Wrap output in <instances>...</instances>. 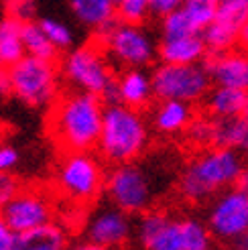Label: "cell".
<instances>
[{
	"instance_id": "cell-2",
	"label": "cell",
	"mask_w": 248,
	"mask_h": 250,
	"mask_svg": "<svg viewBox=\"0 0 248 250\" xmlns=\"http://www.w3.org/2000/svg\"><path fill=\"white\" fill-rule=\"evenodd\" d=\"M244 169L246 161L238 148H206L185 167L179 181V191L187 202H206L212 195L236 185Z\"/></svg>"
},
{
	"instance_id": "cell-8",
	"label": "cell",
	"mask_w": 248,
	"mask_h": 250,
	"mask_svg": "<svg viewBox=\"0 0 248 250\" xmlns=\"http://www.w3.org/2000/svg\"><path fill=\"white\" fill-rule=\"evenodd\" d=\"M57 187L73 202H94L106 187L100 161L92 157L90 151L67 153L57 167Z\"/></svg>"
},
{
	"instance_id": "cell-32",
	"label": "cell",
	"mask_w": 248,
	"mask_h": 250,
	"mask_svg": "<svg viewBox=\"0 0 248 250\" xmlns=\"http://www.w3.org/2000/svg\"><path fill=\"white\" fill-rule=\"evenodd\" d=\"M17 242V234L6 224V220L0 214V250H12Z\"/></svg>"
},
{
	"instance_id": "cell-28",
	"label": "cell",
	"mask_w": 248,
	"mask_h": 250,
	"mask_svg": "<svg viewBox=\"0 0 248 250\" xmlns=\"http://www.w3.org/2000/svg\"><path fill=\"white\" fill-rule=\"evenodd\" d=\"M116 12L120 21L143 22L148 12H151V6H148V0H118Z\"/></svg>"
},
{
	"instance_id": "cell-18",
	"label": "cell",
	"mask_w": 248,
	"mask_h": 250,
	"mask_svg": "<svg viewBox=\"0 0 248 250\" xmlns=\"http://www.w3.org/2000/svg\"><path fill=\"white\" fill-rule=\"evenodd\" d=\"M248 104V90L230 85H216L212 92H207L206 108L212 118H234L242 116Z\"/></svg>"
},
{
	"instance_id": "cell-19",
	"label": "cell",
	"mask_w": 248,
	"mask_h": 250,
	"mask_svg": "<svg viewBox=\"0 0 248 250\" xmlns=\"http://www.w3.org/2000/svg\"><path fill=\"white\" fill-rule=\"evenodd\" d=\"M191 118V104L181 102V100H161L153 114V124L163 134H177L185 132Z\"/></svg>"
},
{
	"instance_id": "cell-15",
	"label": "cell",
	"mask_w": 248,
	"mask_h": 250,
	"mask_svg": "<svg viewBox=\"0 0 248 250\" xmlns=\"http://www.w3.org/2000/svg\"><path fill=\"white\" fill-rule=\"evenodd\" d=\"M206 69L214 83L248 90V53L244 51H218L206 61Z\"/></svg>"
},
{
	"instance_id": "cell-4",
	"label": "cell",
	"mask_w": 248,
	"mask_h": 250,
	"mask_svg": "<svg viewBox=\"0 0 248 250\" xmlns=\"http://www.w3.org/2000/svg\"><path fill=\"white\" fill-rule=\"evenodd\" d=\"M134 230L136 240L146 250H207L214 238L207 224L169 218L151 209L141 216Z\"/></svg>"
},
{
	"instance_id": "cell-6",
	"label": "cell",
	"mask_w": 248,
	"mask_h": 250,
	"mask_svg": "<svg viewBox=\"0 0 248 250\" xmlns=\"http://www.w3.org/2000/svg\"><path fill=\"white\" fill-rule=\"evenodd\" d=\"M61 67H63V76L76 90L114 100L116 80L100 47L82 45L73 49L65 55Z\"/></svg>"
},
{
	"instance_id": "cell-34",
	"label": "cell",
	"mask_w": 248,
	"mask_h": 250,
	"mask_svg": "<svg viewBox=\"0 0 248 250\" xmlns=\"http://www.w3.org/2000/svg\"><path fill=\"white\" fill-rule=\"evenodd\" d=\"M12 94V82H10V71L0 67V96Z\"/></svg>"
},
{
	"instance_id": "cell-9",
	"label": "cell",
	"mask_w": 248,
	"mask_h": 250,
	"mask_svg": "<svg viewBox=\"0 0 248 250\" xmlns=\"http://www.w3.org/2000/svg\"><path fill=\"white\" fill-rule=\"evenodd\" d=\"M153 90L159 100L200 102L209 92L212 78L200 63H161L153 71Z\"/></svg>"
},
{
	"instance_id": "cell-37",
	"label": "cell",
	"mask_w": 248,
	"mask_h": 250,
	"mask_svg": "<svg viewBox=\"0 0 248 250\" xmlns=\"http://www.w3.org/2000/svg\"><path fill=\"white\" fill-rule=\"evenodd\" d=\"M240 43L244 45V47H248V22L242 27V31H240Z\"/></svg>"
},
{
	"instance_id": "cell-30",
	"label": "cell",
	"mask_w": 248,
	"mask_h": 250,
	"mask_svg": "<svg viewBox=\"0 0 248 250\" xmlns=\"http://www.w3.org/2000/svg\"><path fill=\"white\" fill-rule=\"evenodd\" d=\"M19 193V181L12 177L10 171H0V208L6 206Z\"/></svg>"
},
{
	"instance_id": "cell-17",
	"label": "cell",
	"mask_w": 248,
	"mask_h": 250,
	"mask_svg": "<svg viewBox=\"0 0 248 250\" xmlns=\"http://www.w3.org/2000/svg\"><path fill=\"white\" fill-rule=\"evenodd\" d=\"M207 51L204 35H179L163 37L159 55L163 63H200Z\"/></svg>"
},
{
	"instance_id": "cell-3",
	"label": "cell",
	"mask_w": 248,
	"mask_h": 250,
	"mask_svg": "<svg viewBox=\"0 0 248 250\" xmlns=\"http://www.w3.org/2000/svg\"><path fill=\"white\" fill-rule=\"evenodd\" d=\"M148 143V128L139 108L112 102L104 108L102 132L98 148L102 157L112 165L132 163L141 157Z\"/></svg>"
},
{
	"instance_id": "cell-23",
	"label": "cell",
	"mask_w": 248,
	"mask_h": 250,
	"mask_svg": "<svg viewBox=\"0 0 248 250\" xmlns=\"http://www.w3.org/2000/svg\"><path fill=\"white\" fill-rule=\"evenodd\" d=\"M214 146H230L238 151H248V122L244 116L216 118Z\"/></svg>"
},
{
	"instance_id": "cell-11",
	"label": "cell",
	"mask_w": 248,
	"mask_h": 250,
	"mask_svg": "<svg viewBox=\"0 0 248 250\" xmlns=\"http://www.w3.org/2000/svg\"><path fill=\"white\" fill-rule=\"evenodd\" d=\"M207 228L220 242H234L248 232V191L232 185L207 209Z\"/></svg>"
},
{
	"instance_id": "cell-5",
	"label": "cell",
	"mask_w": 248,
	"mask_h": 250,
	"mask_svg": "<svg viewBox=\"0 0 248 250\" xmlns=\"http://www.w3.org/2000/svg\"><path fill=\"white\" fill-rule=\"evenodd\" d=\"M8 71L12 82V94L22 104L31 108H43L55 102L59 71L53 65V59L24 55L17 63H12Z\"/></svg>"
},
{
	"instance_id": "cell-16",
	"label": "cell",
	"mask_w": 248,
	"mask_h": 250,
	"mask_svg": "<svg viewBox=\"0 0 248 250\" xmlns=\"http://www.w3.org/2000/svg\"><path fill=\"white\" fill-rule=\"evenodd\" d=\"M155 96L153 78H148L141 67H128L116 80L114 85V100L132 108H143L151 102Z\"/></svg>"
},
{
	"instance_id": "cell-40",
	"label": "cell",
	"mask_w": 248,
	"mask_h": 250,
	"mask_svg": "<svg viewBox=\"0 0 248 250\" xmlns=\"http://www.w3.org/2000/svg\"><path fill=\"white\" fill-rule=\"evenodd\" d=\"M214 2H220V0H214Z\"/></svg>"
},
{
	"instance_id": "cell-20",
	"label": "cell",
	"mask_w": 248,
	"mask_h": 250,
	"mask_svg": "<svg viewBox=\"0 0 248 250\" xmlns=\"http://www.w3.org/2000/svg\"><path fill=\"white\" fill-rule=\"evenodd\" d=\"M69 8L82 24L98 31L112 22L116 15L114 0H69Z\"/></svg>"
},
{
	"instance_id": "cell-35",
	"label": "cell",
	"mask_w": 248,
	"mask_h": 250,
	"mask_svg": "<svg viewBox=\"0 0 248 250\" xmlns=\"http://www.w3.org/2000/svg\"><path fill=\"white\" fill-rule=\"evenodd\" d=\"M236 185L240 187V189H244V191H248V169H244L242 171V175L238 177V181H236Z\"/></svg>"
},
{
	"instance_id": "cell-12",
	"label": "cell",
	"mask_w": 248,
	"mask_h": 250,
	"mask_svg": "<svg viewBox=\"0 0 248 250\" xmlns=\"http://www.w3.org/2000/svg\"><path fill=\"white\" fill-rule=\"evenodd\" d=\"M0 214H2L6 224L12 228V232L24 234V232L45 226V224L51 222L53 208L41 191H35V189L21 191L19 189V193L6 206L0 208Z\"/></svg>"
},
{
	"instance_id": "cell-41",
	"label": "cell",
	"mask_w": 248,
	"mask_h": 250,
	"mask_svg": "<svg viewBox=\"0 0 248 250\" xmlns=\"http://www.w3.org/2000/svg\"><path fill=\"white\" fill-rule=\"evenodd\" d=\"M114 2H118V0H114Z\"/></svg>"
},
{
	"instance_id": "cell-24",
	"label": "cell",
	"mask_w": 248,
	"mask_h": 250,
	"mask_svg": "<svg viewBox=\"0 0 248 250\" xmlns=\"http://www.w3.org/2000/svg\"><path fill=\"white\" fill-rule=\"evenodd\" d=\"M22 39H24V51L27 55L41 57V59H55L57 47L51 43L43 27L39 22H24L22 29Z\"/></svg>"
},
{
	"instance_id": "cell-29",
	"label": "cell",
	"mask_w": 248,
	"mask_h": 250,
	"mask_svg": "<svg viewBox=\"0 0 248 250\" xmlns=\"http://www.w3.org/2000/svg\"><path fill=\"white\" fill-rule=\"evenodd\" d=\"M6 10L10 17L19 21H29L35 15V0H4Z\"/></svg>"
},
{
	"instance_id": "cell-21",
	"label": "cell",
	"mask_w": 248,
	"mask_h": 250,
	"mask_svg": "<svg viewBox=\"0 0 248 250\" xmlns=\"http://www.w3.org/2000/svg\"><path fill=\"white\" fill-rule=\"evenodd\" d=\"M67 242L65 232L53 222L39 226L35 230H29L24 234H17V250H61Z\"/></svg>"
},
{
	"instance_id": "cell-25",
	"label": "cell",
	"mask_w": 248,
	"mask_h": 250,
	"mask_svg": "<svg viewBox=\"0 0 248 250\" xmlns=\"http://www.w3.org/2000/svg\"><path fill=\"white\" fill-rule=\"evenodd\" d=\"M214 21L240 33L242 27L248 22V0H220L216 6Z\"/></svg>"
},
{
	"instance_id": "cell-22",
	"label": "cell",
	"mask_w": 248,
	"mask_h": 250,
	"mask_svg": "<svg viewBox=\"0 0 248 250\" xmlns=\"http://www.w3.org/2000/svg\"><path fill=\"white\" fill-rule=\"evenodd\" d=\"M22 29L24 22L15 19V17H6L0 19V59L2 65H12L19 59L27 55L24 51V39H22Z\"/></svg>"
},
{
	"instance_id": "cell-7",
	"label": "cell",
	"mask_w": 248,
	"mask_h": 250,
	"mask_svg": "<svg viewBox=\"0 0 248 250\" xmlns=\"http://www.w3.org/2000/svg\"><path fill=\"white\" fill-rule=\"evenodd\" d=\"M100 37L108 55L124 67H145L155 59V41L141 22L112 21L100 29Z\"/></svg>"
},
{
	"instance_id": "cell-26",
	"label": "cell",
	"mask_w": 248,
	"mask_h": 250,
	"mask_svg": "<svg viewBox=\"0 0 248 250\" xmlns=\"http://www.w3.org/2000/svg\"><path fill=\"white\" fill-rule=\"evenodd\" d=\"M185 136L193 146L200 148H207L214 146V139H216V118L212 116H202V118H191V122L185 128Z\"/></svg>"
},
{
	"instance_id": "cell-13",
	"label": "cell",
	"mask_w": 248,
	"mask_h": 250,
	"mask_svg": "<svg viewBox=\"0 0 248 250\" xmlns=\"http://www.w3.org/2000/svg\"><path fill=\"white\" fill-rule=\"evenodd\" d=\"M132 236V222L128 211L118 206H106L96 209L85 226V238L96 248L124 246Z\"/></svg>"
},
{
	"instance_id": "cell-33",
	"label": "cell",
	"mask_w": 248,
	"mask_h": 250,
	"mask_svg": "<svg viewBox=\"0 0 248 250\" xmlns=\"http://www.w3.org/2000/svg\"><path fill=\"white\" fill-rule=\"evenodd\" d=\"M181 0H148V6H151V12L157 17H165L171 10H175L179 6Z\"/></svg>"
},
{
	"instance_id": "cell-36",
	"label": "cell",
	"mask_w": 248,
	"mask_h": 250,
	"mask_svg": "<svg viewBox=\"0 0 248 250\" xmlns=\"http://www.w3.org/2000/svg\"><path fill=\"white\" fill-rule=\"evenodd\" d=\"M234 244H236V248H240V250H248V232H244L240 238L234 240Z\"/></svg>"
},
{
	"instance_id": "cell-38",
	"label": "cell",
	"mask_w": 248,
	"mask_h": 250,
	"mask_svg": "<svg viewBox=\"0 0 248 250\" xmlns=\"http://www.w3.org/2000/svg\"><path fill=\"white\" fill-rule=\"evenodd\" d=\"M242 116H244V120L248 122V104H246V110H244V114H242Z\"/></svg>"
},
{
	"instance_id": "cell-27",
	"label": "cell",
	"mask_w": 248,
	"mask_h": 250,
	"mask_svg": "<svg viewBox=\"0 0 248 250\" xmlns=\"http://www.w3.org/2000/svg\"><path fill=\"white\" fill-rule=\"evenodd\" d=\"M39 24L43 27V31L47 33V37L51 39V43L57 49H67L73 45V31L65 22H61L57 19H43Z\"/></svg>"
},
{
	"instance_id": "cell-10",
	"label": "cell",
	"mask_w": 248,
	"mask_h": 250,
	"mask_svg": "<svg viewBox=\"0 0 248 250\" xmlns=\"http://www.w3.org/2000/svg\"><path fill=\"white\" fill-rule=\"evenodd\" d=\"M110 202L128 214H145L155 202V181L143 167L122 163L106 177Z\"/></svg>"
},
{
	"instance_id": "cell-1",
	"label": "cell",
	"mask_w": 248,
	"mask_h": 250,
	"mask_svg": "<svg viewBox=\"0 0 248 250\" xmlns=\"http://www.w3.org/2000/svg\"><path fill=\"white\" fill-rule=\"evenodd\" d=\"M104 120V106L100 96L88 92H67L51 104L49 112V134L59 148L92 151L98 146Z\"/></svg>"
},
{
	"instance_id": "cell-14",
	"label": "cell",
	"mask_w": 248,
	"mask_h": 250,
	"mask_svg": "<svg viewBox=\"0 0 248 250\" xmlns=\"http://www.w3.org/2000/svg\"><path fill=\"white\" fill-rule=\"evenodd\" d=\"M214 0H181L175 10L163 17L161 31L163 37H179V35H197L204 33L206 27L216 19Z\"/></svg>"
},
{
	"instance_id": "cell-39",
	"label": "cell",
	"mask_w": 248,
	"mask_h": 250,
	"mask_svg": "<svg viewBox=\"0 0 248 250\" xmlns=\"http://www.w3.org/2000/svg\"><path fill=\"white\" fill-rule=\"evenodd\" d=\"M0 67H2V59H0Z\"/></svg>"
},
{
	"instance_id": "cell-31",
	"label": "cell",
	"mask_w": 248,
	"mask_h": 250,
	"mask_svg": "<svg viewBox=\"0 0 248 250\" xmlns=\"http://www.w3.org/2000/svg\"><path fill=\"white\" fill-rule=\"evenodd\" d=\"M19 163V151L10 145H0V171H12Z\"/></svg>"
}]
</instances>
